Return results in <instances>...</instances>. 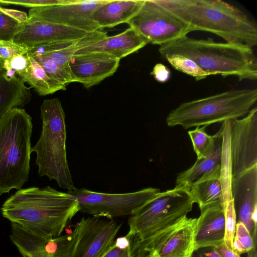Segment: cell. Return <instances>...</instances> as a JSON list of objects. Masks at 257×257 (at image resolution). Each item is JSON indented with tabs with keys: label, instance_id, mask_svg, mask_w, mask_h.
I'll return each mask as SVG.
<instances>
[{
	"label": "cell",
	"instance_id": "cell-1",
	"mask_svg": "<svg viewBox=\"0 0 257 257\" xmlns=\"http://www.w3.org/2000/svg\"><path fill=\"white\" fill-rule=\"evenodd\" d=\"M1 212L26 230L53 238L60 236L79 208L71 195L47 186L19 189L5 201Z\"/></svg>",
	"mask_w": 257,
	"mask_h": 257
},
{
	"label": "cell",
	"instance_id": "cell-2",
	"mask_svg": "<svg viewBox=\"0 0 257 257\" xmlns=\"http://www.w3.org/2000/svg\"><path fill=\"white\" fill-rule=\"evenodd\" d=\"M190 25L192 31L214 34L226 42L251 48L257 44V28L238 8L220 0H158Z\"/></svg>",
	"mask_w": 257,
	"mask_h": 257
},
{
	"label": "cell",
	"instance_id": "cell-3",
	"mask_svg": "<svg viewBox=\"0 0 257 257\" xmlns=\"http://www.w3.org/2000/svg\"><path fill=\"white\" fill-rule=\"evenodd\" d=\"M159 52L162 58L170 55L189 58L209 76H234L240 81L257 78L256 56L252 48L245 45L186 36L160 46Z\"/></svg>",
	"mask_w": 257,
	"mask_h": 257
},
{
	"label": "cell",
	"instance_id": "cell-4",
	"mask_svg": "<svg viewBox=\"0 0 257 257\" xmlns=\"http://www.w3.org/2000/svg\"><path fill=\"white\" fill-rule=\"evenodd\" d=\"M32 120L21 108L11 109L0 119V195L21 189L28 181Z\"/></svg>",
	"mask_w": 257,
	"mask_h": 257
},
{
	"label": "cell",
	"instance_id": "cell-5",
	"mask_svg": "<svg viewBox=\"0 0 257 257\" xmlns=\"http://www.w3.org/2000/svg\"><path fill=\"white\" fill-rule=\"evenodd\" d=\"M42 129L40 137L31 148L36 154V164L40 176L54 180L68 191L74 186L66 151L65 114L57 98L46 99L40 107Z\"/></svg>",
	"mask_w": 257,
	"mask_h": 257
},
{
	"label": "cell",
	"instance_id": "cell-6",
	"mask_svg": "<svg viewBox=\"0 0 257 257\" xmlns=\"http://www.w3.org/2000/svg\"><path fill=\"white\" fill-rule=\"evenodd\" d=\"M256 100V89H231L182 103L169 112L166 122L184 129L223 122L245 116Z\"/></svg>",
	"mask_w": 257,
	"mask_h": 257
},
{
	"label": "cell",
	"instance_id": "cell-7",
	"mask_svg": "<svg viewBox=\"0 0 257 257\" xmlns=\"http://www.w3.org/2000/svg\"><path fill=\"white\" fill-rule=\"evenodd\" d=\"M194 203L188 188L175 187L160 192L130 216L128 234L144 242L187 216Z\"/></svg>",
	"mask_w": 257,
	"mask_h": 257
},
{
	"label": "cell",
	"instance_id": "cell-8",
	"mask_svg": "<svg viewBox=\"0 0 257 257\" xmlns=\"http://www.w3.org/2000/svg\"><path fill=\"white\" fill-rule=\"evenodd\" d=\"M160 190L149 187L133 192L108 193L76 188L67 193L77 201L79 212L92 216L113 218L131 216Z\"/></svg>",
	"mask_w": 257,
	"mask_h": 257
},
{
	"label": "cell",
	"instance_id": "cell-9",
	"mask_svg": "<svg viewBox=\"0 0 257 257\" xmlns=\"http://www.w3.org/2000/svg\"><path fill=\"white\" fill-rule=\"evenodd\" d=\"M149 42L159 46L186 36L191 27L161 5L158 0H144L138 12L127 22Z\"/></svg>",
	"mask_w": 257,
	"mask_h": 257
},
{
	"label": "cell",
	"instance_id": "cell-10",
	"mask_svg": "<svg viewBox=\"0 0 257 257\" xmlns=\"http://www.w3.org/2000/svg\"><path fill=\"white\" fill-rule=\"evenodd\" d=\"M121 223L92 216L83 217L72 235L68 257H102L113 246Z\"/></svg>",
	"mask_w": 257,
	"mask_h": 257
},
{
	"label": "cell",
	"instance_id": "cell-11",
	"mask_svg": "<svg viewBox=\"0 0 257 257\" xmlns=\"http://www.w3.org/2000/svg\"><path fill=\"white\" fill-rule=\"evenodd\" d=\"M197 222L185 216L141 242L145 257H192Z\"/></svg>",
	"mask_w": 257,
	"mask_h": 257
},
{
	"label": "cell",
	"instance_id": "cell-12",
	"mask_svg": "<svg viewBox=\"0 0 257 257\" xmlns=\"http://www.w3.org/2000/svg\"><path fill=\"white\" fill-rule=\"evenodd\" d=\"M108 0H64L62 4L31 8L29 19L60 24L92 32L100 29L93 21L94 12Z\"/></svg>",
	"mask_w": 257,
	"mask_h": 257
},
{
	"label": "cell",
	"instance_id": "cell-13",
	"mask_svg": "<svg viewBox=\"0 0 257 257\" xmlns=\"http://www.w3.org/2000/svg\"><path fill=\"white\" fill-rule=\"evenodd\" d=\"M232 178L257 165V108L230 120Z\"/></svg>",
	"mask_w": 257,
	"mask_h": 257
},
{
	"label": "cell",
	"instance_id": "cell-14",
	"mask_svg": "<svg viewBox=\"0 0 257 257\" xmlns=\"http://www.w3.org/2000/svg\"><path fill=\"white\" fill-rule=\"evenodd\" d=\"M231 194L236 222L246 226L256 245L257 165L232 178Z\"/></svg>",
	"mask_w": 257,
	"mask_h": 257
},
{
	"label": "cell",
	"instance_id": "cell-15",
	"mask_svg": "<svg viewBox=\"0 0 257 257\" xmlns=\"http://www.w3.org/2000/svg\"><path fill=\"white\" fill-rule=\"evenodd\" d=\"M119 62V59L107 53L91 52L74 55L69 67L74 82L89 88L112 75Z\"/></svg>",
	"mask_w": 257,
	"mask_h": 257
},
{
	"label": "cell",
	"instance_id": "cell-16",
	"mask_svg": "<svg viewBox=\"0 0 257 257\" xmlns=\"http://www.w3.org/2000/svg\"><path fill=\"white\" fill-rule=\"evenodd\" d=\"M90 32L46 21L28 19L13 41L31 48L43 44L79 39Z\"/></svg>",
	"mask_w": 257,
	"mask_h": 257
},
{
	"label": "cell",
	"instance_id": "cell-17",
	"mask_svg": "<svg viewBox=\"0 0 257 257\" xmlns=\"http://www.w3.org/2000/svg\"><path fill=\"white\" fill-rule=\"evenodd\" d=\"M195 235V249L215 247L224 243L225 220L221 202L200 209Z\"/></svg>",
	"mask_w": 257,
	"mask_h": 257
},
{
	"label": "cell",
	"instance_id": "cell-18",
	"mask_svg": "<svg viewBox=\"0 0 257 257\" xmlns=\"http://www.w3.org/2000/svg\"><path fill=\"white\" fill-rule=\"evenodd\" d=\"M107 36L106 32L98 29L76 40L49 43L29 48V52L31 54L46 57L71 73L69 63L75 53Z\"/></svg>",
	"mask_w": 257,
	"mask_h": 257
},
{
	"label": "cell",
	"instance_id": "cell-19",
	"mask_svg": "<svg viewBox=\"0 0 257 257\" xmlns=\"http://www.w3.org/2000/svg\"><path fill=\"white\" fill-rule=\"evenodd\" d=\"M148 43L149 42L145 37L136 30L130 27L119 34L107 36L78 50L74 55L91 52H100L111 55L120 60L136 52Z\"/></svg>",
	"mask_w": 257,
	"mask_h": 257
},
{
	"label": "cell",
	"instance_id": "cell-20",
	"mask_svg": "<svg viewBox=\"0 0 257 257\" xmlns=\"http://www.w3.org/2000/svg\"><path fill=\"white\" fill-rule=\"evenodd\" d=\"M144 0H108L94 12L93 21L99 29L127 22L138 12Z\"/></svg>",
	"mask_w": 257,
	"mask_h": 257
},
{
	"label": "cell",
	"instance_id": "cell-21",
	"mask_svg": "<svg viewBox=\"0 0 257 257\" xmlns=\"http://www.w3.org/2000/svg\"><path fill=\"white\" fill-rule=\"evenodd\" d=\"M219 135L213 151L207 156L196 159L189 169L180 173L177 177L175 187L188 188L204 176L220 168L222 158V128Z\"/></svg>",
	"mask_w": 257,
	"mask_h": 257
},
{
	"label": "cell",
	"instance_id": "cell-22",
	"mask_svg": "<svg viewBox=\"0 0 257 257\" xmlns=\"http://www.w3.org/2000/svg\"><path fill=\"white\" fill-rule=\"evenodd\" d=\"M188 189L194 203H197L200 209L217 202H221L222 205L220 168L204 176Z\"/></svg>",
	"mask_w": 257,
	"mask_h": 257
},
{
	"label": "cell",
	"instance_id": "cell-23",
	"mask_svg": "<svg viewBox=\"0 0 257 257\" xmlns=\"http://www.w3.org/2000/svg\"><path fill=\"white\" fill-rule=\"evenodd\" d=\"M29 54V63L19 76L25 83H28L41 96L66 89V86L51 78L36 59Z\"/></svg>",
	"mask_w": 257,
	"mask_h": 257
},
{
	"label": "cell",
	"instance_id": "cell-24",
	"mask_svg": "<svg viewBox=\"0 0 257 257\" xmlns=\"http://www.w3.org/2000/svg\"><path fill=\"white\" fill-rule=\"evenodd\" d=\"M139 241L127 234L117 238L113 246L102 257H145Z\"/></svg>",
	"mask_w": 257,
	"mask_h": 257
},
{
	"label": "cell",
	"instance_id": "cell-25",
	"mask_svg": "<svg viewBox=\"0 0 257 257\" xmlns=\"http://www.w3.org/2000/svg\"><path fill=\"white\" fill-rule=\"evenodd\" d=\"M201 126L188 132L197 159L205 157L213 151L219 135L218 131L213 136L209 135L205 132L207 126Z\"/></svg>",
	"mask_w": 257,
	"mask_h": 257
},
{
	"label": "cell",
	"instance_id": "cell-26",
	"mask_svg": "<svg viewBox=\"0 0 257 257\" xmlns=\"http://www.w3.org/2000/svg\"><path fill=\"white\" fill-rule=\"evenodd\" d=\"M176 70L189 75L196 81L205 79L209 75L194 61L179 55H170L163 57Z\"/></svg>",
	"mask_w": 257,
	"mask_h": 257
},
{
	"label": "cell",
	"instance_id": "cell-27",
	"mask_svg": "<svg viewBox=\"0 0 257 257\" xmlns=\"http://www.w3.org/2000/svg\"><path fill=\"white\" fill-rule=\"evenodd\" d=\"M30 54L43 67L46 73L52 79L66 86L70 83L74 82L70 72L50 59L40 55H34L30 53Z\"/></svg>",
	"mask_w": 257,
	"mask_h": 257
},
{
	"label": "cell",
	"instance_id": "cell-28",
	"mask_svg": "<svg viewBox=\"0 0 257 257\" xmlns=\"http://www.w3.org/2000/svg\"><path fill=\"white\" fill-rule=\"evenodd\" d=\"M256 249V245L246 226L241 222H236L232 244V250L238 255Z\"/></svg>",
	"mask_w": 257,
	"mask_h": 257
},
{
	"label": "cell",
	"instance_id": "cell-29",
	"mask_svg": "<svg viewBox=\"0 0 257 257\" xmlns=\"http://www.w3.org/2000/svg\"><path fill=\"white\" fill-rule=\"evenodd\" d=\"M28 51L29 48L13 41H0V69L6 71L10 62L15 56Z\"/></svg>",
	"mask_w": 257,
	"mask_h": 257
},
{
	"label": "cell",
	"instance_id": "cell-30",
	"mask_svg": "<svg viewBox=\"0 0 257 257\" xmlns=\"http://www.w3.org/2000/svg\"><path fill=\"white\" fill-rule=\"evenodd\" d=\"M22 24L0 11V41H12Z\"/></svg>",
	"mask_w": 257,
	"mask_h": 257
},
{
	"label": "cell",
	"instance_id": "cell-31",
	"mask_svg": "<svg viewBox=\"0 0 257 257\" xmlns=\"http://www.w3.org/2000/svg\"><path fill=\"white\" fill-rule=\"evenodd\" d=\"M64 0H0L1 5H14L34 8L62 4Z\"/></svg>",
	"mask_w": 257,
	"mask_h": 257
},
{
	"label": "cell",
	"instance_id": "cell-32",
	"mask_svg": "<svg viewBox=\"0 0 257 257\" xmlns=\"http://www.w3.org/2000/svg\"><path fill=\"white\" fill-rule=\"evenodd\" d=\"M151 74L157 81L164 83L170 78L171 71L164 64L159 63L154 66Z\"/></svg>",
	"mask_w": 257,
	"mask_h": 257
},
{
	"label": "cell",
	"instance_id": "cell-33",
	"mask_svg": "<svg viewBox=\"0 0 257 257\" xmlns=\"http://www.w3.org/2000/svg\"><path fill=\"white\" fill-rule=\"evenodd\" d=\"M0 11L11 18L15 19L21 23L26 22L28 19V15L23 11L17 10L3 8L0 6Z\"/></svg>",
	"mask_w": 257,
	"mask_h": 257
},
{
	"label": "cell",
	"instance_id": "cell-34",
	"mask_svg": "<svg viewBox=\"0 0 257 257\" xmlns=\"http://www.w3.org/2000/svg\"><path fill=\"white\" fill-rule=\"evenodd\" d=\"M192 257H222L212 247L199 248L194 251Z\"/></svg>",
	"mask_w": 257,
	"mask_h": 257
},
{
	"label": "cell",
	"instance_id": "cell-35",
	"mask_svg": "<svg viewBox=\"0 0 257 257\" xmlns=\"http://www.w3.org/2000/svg\"><path fill=\"white\" fill-rule=\"evenodd\" d=\"M214 248L222 257H240V255L228 247L224 243Z\"/></svg>",
	"mask_w": 257,
	"mask_h": 257
},
{
	"label": "cell",
	"instance_id": "cell-36",
	"mask_svg": "<svg viewBox=\"0 0 257 257\" xmlns=\"http://www.w3.org/2000/svg\"><path fill=\"white\" fill-rule=\"evenodd\" d=\"M69 246L62 252L54 255H37L32 257H68Z\"/></svg>",
	"mask_w": 257,
	"mask_h": 257
}]
</instances>
